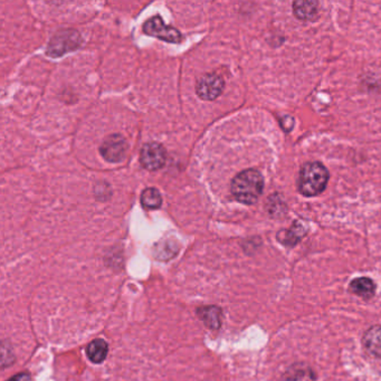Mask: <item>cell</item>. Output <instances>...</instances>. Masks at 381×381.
I'll use <instances>...</instances> for the list:
<instances>
[{"mask_svg": "<svg viewBox=\"0 0 381 381\" xmlns=\"http://www.w3.org/2000/svg\"><path fill=\"white\" fill-rule=\"evenodd\" d=\"M264 190V178L262 174L248 169L239 172L232 181V192L239 203L253 205L259 201Z\"/></svg>", "mask_w": 381, "mask_h": 381, "instance_id": "1", "label": "cell"}, {"mask_svg": "<svg viewBox=\"0 0 381 381\" xmlns=\"http://www.w3.org/2000/svg\"><path fill=\"white\" fill-rule=\"evenodd\" d=\"M329 171L322 163L308 162L299 175V190L306 197H315L326 190L329 183Z\"/></svg>", "mask_w": 381, "mask_h": 381, "instance_id": "2", "label": "cell"}, {"mask_svg": "<svg viewBox=\"0 0 381 381\" xmlns=\"http://www.w3.org/2000/svg\"><path fill=\"white\" fill-rule=\"evenodd\" d=\"M82 44V38L79 32L75 30H61L52 38L47 54L52 57H59L64 55L65 53L79 48Z\"/></svg>", "mask_w": 381, "mask_h": 381, "instance_id": "3", "label": "cell"}, {"mask_svg": "<svg viewBox=\"0 0 381 381\" xmlns=\"http://www.w3.org/2000/svg\"><path fill=\"white\" fill-rule=\"evenodd\" d=\"M143 32H146L147 35L157 37L159 39L171 43V44H179L183 41V36L180 32L176 30L174 27L167 26L162 18L159 16L149 19L143 25Z\"/></svg>", "mask_w": 381, "mask_h": 381, "instance_id": "4", "label": "cell"}, {"mask_svg": "<svg viewBox=\"0 0 381 381\" xmlns=\"http://www.w3.org/2000/svg\"><path fill=\"white\" fill-rule=\"evenodd\" d=\"M128 143L121 134H112L103 141L100 154L109 162H121L124 160Z\"/></svg>", "mask_w": 381, "mask_h": 381, "instance_id": "5", "label": "cell"}, {"mask_svg": "<svg viewBox=\"0 0 381 381\" xmlns=\"http://www.w3.org/2000/svg\"><path fill=\"white\" fill-rule=\"evenodd\" d=\"M167 160L166 149L159 143H147L140 154V161L143 168L156 171L165 166Z\"/></svg>", "mask_w": 381, "mask_h": 381, "instance_id": "6", "label": "cell"}, {"mask_svg": "<svg viewBox=\"0 0 381 381\" xmlns=\"http://www.w3.org/2000/svg\"><path fill=\"white\" fill-rule=\"evenodd\" d=\"M224 80L217 74H207L199 80L197 84V94L199 97L206 101L217 99L224 90Z\"/></svg>", "mask_w": 381, "mask_h": 381, "instance_id": "7", "label": "cell"}, {"mask_svg": "<svg viewBox=\"0 0 381 381\" xmlns=\"http://www.w3.org/2000/svg\"><path fill=\"white\" fill-rule=\"evenodd\" d=\"M317 373L306 362L292 364L283 375L282 381H317Z\"/></svg>", "mask_w": 381, "mask_h": 381, "instance_id": "8", "label": "cell"}, {"mask_svg": "<svg viewBox=\"0 0 381 381\" xmlns=\"http://www.w3.org/2000/svg\"><path fill=\"white\" fill-rule=\"evenodd\" d=\"M364 349L375 358L381 359V326H371L362 337Z\"/></svg>", "mask_w": 381, "mask_h": 381, "instance_id": "9", "label": "cell"}, {"mask_svg": "<svg viewBox=\"0 0 381 381\" xmlns=\"http://www.w3.org/2000/svg\"><path fill=\"white\" fill-rule=\"evenodd\" d=\"M350 291L358 297L369 300L375 295V284L369 277H358L350 283Z\"/></svg>", "mask_w": 381, "mask_h": 381, "instance_id": "10", "label": "cell"}, {"mask_svg": "<svg viewBox=\"0 0 381 381\" xmlns=\"http://www.w3.org/2000/svg\"><path fill=\"white\" fill-rule=\"evenodd\" d=\"M197 315L203 322L208 326L210 329H219L221 326V317L223 312L217 306H207V308H201L197 311Z\"/></svg>", "mask_w": 381, "mask_h": 381, "instance_id": "11", "label": "cell"}, {"mask_svg": "<svg viewBox=\"0 0 381 381\" xmlns=\"http://www.w3.org/2000/svg\"><path fill=\"white\" fill-rule=\"evenodd\" d=\"M306 230H304L302 225L294 224L290 230H281L277 234V239L279 243L286 246H295L297 243L300 242L303 239V236L306 235Z\"/></svg>", "mask_w": 381, "mask_h": 381, "instance_id": "12", "label": "cell"}, {"mask_svg": "<svg viewBox=\"0 0 381 381\" xmlns=\"http://www.w3.org/2000/svg\"><path fill=\"white\" fill-rule=\"evenodd\" d=\"M294 15L302 21H310L317 17L319 3L317 1H294Z\"/></svg>", "mask_w": 381, "mask_h": 381, "instance_id": "13", "label": "cell"}, {"mask_svg": "<svg viewBox=\"0 0 381 381\" xmlns=\"http://www.w3.org/2000/svg\"><path fill=\"white\" fill-rule=\"evenodd\" d=\"M109 346L102 339H96L92 341L86 348V355L93 364H101L106 359L108 355Z\"/></svg>", "mask_w": 381, "mask_h": 381, "instance_id": "14", "label": "cell"}, {"mask_svg": "<svg viewBox=\"0 0 381 381\" xmlns=\"http://www.w3.org/2000/svg\"><path fill=\"white\" fill-rule=\"evenodd\" d=\"M141 203L148 210H158L162 204L160 192L157 188H147L141 195Z\"/></svg>", "mask_w": 381, "mask_h": 381, "instance_id": "15", "label": "cell"}, {"mask_svg": "<svg viewBox=\"0 0 381 381\" xmlns=\"http://www.w3.org/2000/svg\"><path fill=\"white\" fill-rule=\"evenodd\" d=\"M8 381H32V378H30V373H21L19 375H14Z\"/></svg>", "mask_w": 381, "mask_h": 381, "instance_id": "16", "label": "cell"}]
</instances>
